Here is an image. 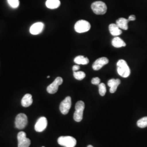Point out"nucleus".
<instances>
[{"label": "nucleus", "instance_id": "obj_1", "mask_svg": "<svg viewBox=\"0 0 147 147\" xmlns=\"http://www.w3.org/2000/svg\"><path fill=\"white\" fill-rule=\"evenodd\" d=\"M117 66L118 73L121 76L124 78L129 76V75H130L131 71L125 60H119L117 64Z\"/></svg>", "mask_w": 147, "mask_h": 147}, {"label": "nucleus", "instance_id": "obj_2", "mask_svg": "<svg viewBox=\"0 0 147 147\" xmlns=\"http://www.w3.org/2000/svg\"><path fill=\"white\" fill-rule=\"evenodd\" d=\"M84 109V103L82 101H79L75 105V111L74 113V119L77 122H80L83 118Z\"/></svg>", "mask_w": 147, "mask_h": 147}, {"label": "nucleus", "instance_id": "obj_3", "mask_svg": "<svg viewBox=\"0 0 147 147\" xmlns=\"http://www.w3.org/2000/svg\"><path fill=\"white\" fill-rule=\"evenodd\" d=\"M91 8L95 14L97 15H104L107 11V6L102 1L93 2L91 5Z\"/></svg>", "mask_w": 147, "mask_h": 147}, {"label": "nucleus", "instance_id": "obj_4", "mask_svg": "<svg viewBox=\"0 0 147 147\" xmlns=\"http://www.w3.org/2000/svg\"><path fill=\"white\" fill-rule=\"evenodd\" d=\"M58 143L64 147H75L76 144V140L73 137L61 136L57 140Z\"/></svg>", "mask_w": 147, "mask_h": 147}, {"label": "nucleus", "instance_id": "obj_5", "mask_svg": "<svg viewBox=\"0 0 147 147\" xmlns=\"http://www.w3.org/2000/svg\"><path fill=\"white\" fill-rule=\"evenodd\" d=\"M74 28L75 31L79 33L88 32L90 28V24L89 22L84 20H81L76 22Z\"/></svg>", "mask_w": 147, "mask_h": 147}, {"label": "nucleus", "instance_id": "obj_6", "mask_svg": "<svg viewBox=\"0 0 147 147\" xmlns=\"http://www.w3.org/2000/svg\"><path fill=\"white\" fill-rule=\"evenodd\" d=\"M28 123L27 116L24 113H19L16 118L15 125L18 129H23L26 126Z\"/></svg>", "mask_w": 147, "mask_h": 147}, {"label": "nucleus", "instance_id": "obj_7", "mask_svg": "<svg viewBox=\"0 0 147 147\" xmlns=\"http://www.w3.org/2000/svg\"><path fill=\"white\" fill-rule=\"evenodd\" d=\"M18 147H29L31 144V141L27 138L26 134L25 132H19L18 134Z\"/></svg>", "mask_w": 147, "mask_h": 147}, {"label": "nucleus", "instance_id": "obj_8", "mask_svg": "<svg viewBox=\"0 0 147 147\" xmlns=\"http://www.w3.org/2000/svg\"><path fill=\"white\" fill-rule=\"evenodd\" d=\"M71 106V99L70 96L66 97L61 102L59 105V110L63 115H67L68 113L69 110Z\"/></svg>", "mask_w": 147, "mask_h": 147}, {"label": "nucleus", "instance_id": "obj_9", "mask_svg": "<svg viewBox=\"0 0 147 147\" xmlns=\"http://www.w3.org/2000/svg\"><path fill=\"white\" fill-rule=\"evenodd\" d=\"M63 79L61 77H57L51 84L47 87V92L50 94H55L58 90V87L62 84Z\"/></svg>", "mask_w": 147, "mask_h": 147}, {"label": "nucleus", "instance_id": "obj_10", "mask_svg": "<svg viewBox=\"0 0 147 147\" xmlns=\"http://www.w3.org/2000/svg\"><path fill=\"white\" fill-rule=\"evenodd\" d=\"M47 119L44 117H42L37 121L34 129L36 131L42 132L47 128Z\"/></svg>", "mask_w": 147, "mask_h": 147}, {"label": "nucleus", "instance_id": "obj_11", "mask_svg": "<svg viewBox=\"0 0 147 147\" xmlns=\"http://www.w3.org/2000/svg\"><path fill=\"white\" fill-rule=\"evenodd\" d=\"M44 27V25L42 22H37L32 25L30 29V32L32 34L37 35L42 33Z\"/></svg>", "mask_w": 147, "mask_h": 147}, {"label": "nucleus", "instance_id": "obj_12", "mask_svg": "<svg viewBox=\"0 0 147 147\" xmlns=\"http://www.w3.org/2000/svg\"><path fill=\"white\" fill-rule=\"evenodd\" d=\"M109 61L108 58L106 57H101V58L97 59L95 61L93 65L92 68L94 70H99L100 69L102 68L103 66L109 63Z\"/></svg>", "mask_w": 147, "mask_h": 147}, {"label": "nucleus", "instance_id": "obj_13", "mask_svg": "<svg viewBox=\"0 0 147 147\" xmlns=\"http://www.w3.org/2000/svg\"><path fill=\"white\" fill-rule=\"evenodd\" d=\"M121 84V80L119 79H112L108 81L107 85L110 87V92L111 93L116 92L118 86Z\"/></svg>", "mask_w": 147, "mask_h": 147}, {"label": "nucleus", "instance_id": "obj_14", "mask_svg": "<svg viewBox=\"0 0 147 147\" xmlns=\"http://www.w3.org/2000/svg\"><path fill=\"white\" fill-rule=\"evenodd\" d=\"M33 102L32 96L30 94H26L24 96L21 100V105L24 107H28L32 105Z\"/></svg>", "mask_w": 147, "mask_h": 147}, {"label": "nucleus", "instance_id": "obj_15", "mask_svg": "<svg viewBox=\"0 0 147 147\" xmlns=\"http://www.w3.org/2000/svg\"><path fill=\"white\" fill-rule=\"evenodd\" d=\"M109 31L113 36L116 37L121 35L122 33L121 30L115 24H111L109 25Z\"/></svg>", "mask_w": 147, "mask_h": 147}, {"label": "nucleus", "instance_id": "obj_16", "mask_svg": "<svg viewBox=\"0 0 147 147\" xmlns=\"http://www.w3.org/2000/svg\"><path fill=\"white\" fill-rule=\"evenodd\" d=\"M129 21L128 19H126L123 18H121L118 19L116 21V24L120 29L124 30H127L128 29V22Z\"/></svg>", "mask_w": 147, "mask_h": 147}, {"label": "nucleus", "instance_id": "obj_17", "mask_svg": "<svg viewBox=\"0 0 147 147\" xmlns=\"http://www.w3.org/2000/svg\"><path fill=\"white\" fill-rule=\"evenodd\" d=\"M45 4L48 8L54 9L59 7L61 5V2L59 0H47Z\"/></svg>", "mask_w": 147, "mask_h": 147}, {"label": "nucleus", "instance_id": "obj_18", "mask_svg": "<svg viewBox=\"0 0 147 147\" xmlns=\"http://www.w3.org/2000/svg\"><path fill=\"white\" fill-rule=\"evenodd\" d=\"M112 45L114 47L117 48L124 47L126 46V43L124 42L121 38L118 37H115L112 40Z\"/></svg>", "mask_w": 147, "mask_h": 147}, {"label": "nucleus", "instance_id": "obj_19", "mask_svg": "<svg viewBox=\"0 0 147 147\" xmlns=\"http://www.w3.org/2000/svg\"><path fill=\"white\" fill-rule=\"evenodd\" d=\"M89 62V59L84 56H78L74 58V62L78 65H86L88 64Z\"/></svg>", "mask_w": 147, "mask_h": 147}, {"label": "nucleus", "instance_id": "obj_20", "mask_svg": "<svg viewBox=\"0 0 147 147\" xmlns=\"http://www.w3.org/2000/svg\"><path fill=\"white\" fill-rule=\"evenodd\" d=\"M137 125L140 128H144L147 126V117H143L137 122Z\"/></svg>", "mask_w": 147, "mask_h": 147}, {"label": "nucleus", "instance_id": "obj_21", "mask_svg": "<svg viewBox=\"0 0 147 147\" xmlns=\"http://www.w3.org/2000/svg\"><path fill=\"white\" fill-rule=\"evenodd\" d=\"M73 75L75 79L79 81L83 80L86 77V74L81 71H74Z\"/></svg>", "mask_w": 147, "mask_h": 147}, {"label": "nucleus", "instance_id": "obj_22", "mask_svg": "<svg viewBox=\"0 0 147 147\" xmlns=\"http://www.w3.org/2000/svg\"><path fill=\"white\" fill-rule=\"evenodd\" d=\"M99 86V92L101 96H104L106 93V86L104 83H101L98 85Z\"/></svg>", "mask_w": 147, "mask_h": 147}, {"label": "nucleus", "instance_id": "obj_23", "mask_svg": "<svg viewBox=\"0 0 147 147\" xmlns=\"http://www.w3.org/2000/svg\"><path fill=\"white\" fill-rule=\"evenodd\" d=\"M8 4L13 8H16L19 5V0H7Z\"/></svg>", "mask_w": 147, "mask_h": 147}, {"label": "nucleus", "instance_id": "obj_24", "mask_svg": "<svg viewBox=\"0 0 147 147\" xmlns=\"http://www.w3.org/2000/svg\"><path fill=\"white\" fill-rule=\"evenodd\" d=\"M91 82L92 84H94V85H99L100 84V79L98 77L94 78L92 80Z\"/></svg>", "mask_w": 147, "mask_h": 147}, {"label": "nucleus", "instance_id": "obj_25", "mask_svg": "<svg viewBox=\"0 0 147 147\" xmlns=\"http://www.w3.org/2000/svg\"><path fill=\"white\" fill-rule=\"evenodd\" d=\"M80 68V67L79 65L78 64L75 65L73 67V71H77L79 70Z\"/></svg>", "mask_w": 147, "mask_h": 147}, {"label": "nucleus", "instance_id": "obj_26", "mask_svg": "<svg viewBox=\"0 0 147 147\" xmlns=\"http://www.w3.org/2000/svg\"><path fill=\"white\" fill-rule=\"evenodd\" d=\"M136 20V16L134 15H131V16H129V18H128V20L129 21H134Z\"/></svg>", "mask_w": 147, "mask_h": 147}, {"label": "nucleus", "instance_id": "obj_27", "mask_svg": "<svg viewBox=\"0 0 147 147\" xmlns=\"http://www.w3.org/2000/svg\"><path fill=\"white\" fill-rule=\"evenodd\" d=\"M87 147H93V146H92V145H89V146H87Z\"/></svg>", "mask_w": 147, "mask_h": 147}, {"label": "nucleus", "instance_id": "obj_28", "mask_svg": "<svg viewBox=\"0 0 147 147\" xmlns=\"http://www.w3.org/2000/svg\"><path fill=\"white\" fill-rule=\"evenodd\" d=\"M47 78H50V76H47Z\"/></svg>", "mask_w": 147, "mask_h": 147}, {"label": "nucleus", "instance_id": "obj_29", "mask_svg": "<svg viewBox=\"0 0 147 147\" xmlns=\"http://www.w3.org/2000/svg\"><path fill=\"white\" fill-rule=\"evenodd\" d=\"M44 147V146H43V147Z\"/></svg>", "mask_w": 147, "mask_h": 147}]
</instances>
